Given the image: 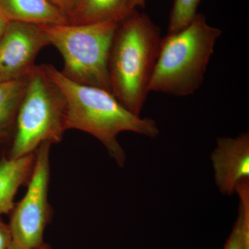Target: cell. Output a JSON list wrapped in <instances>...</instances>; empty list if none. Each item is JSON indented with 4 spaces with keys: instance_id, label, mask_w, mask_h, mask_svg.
<instances>
[{
    "instance_id": "obj_18",
    "label": "cell",
    "mask_w": 249,
    "mask_h": 249,
    "mask_svg": "<svg viewBox=\"0 0 249 249\" xmlns=\"http://www.w3.org/2000/svg\"><path fill=\"white\" fill-rule=\"evenodd\" d=\"M146 0H131V7L132 9H137L145 6Z\"/></svg>"
},
{
    "instance_id": "obj_20",
    "label": "cell",
    "mask_w": 249,
    "mask_h": 249,
    "mask_svg": "<svg viewBox=\"0 0 249 249\" xmlns=\"http://www.w3.org/2000/svg\"><path fill=\"white\" fill-rule=\"evenodd\" d=\"M27 249L24 248V247H22V246L18 245V244L16 243V242H14V241H13L12 245H11V249Z\"/></svg>"
},
{
    "instance_id": "obj_7",
    "label": "cell",
    "mask_w": 249,
    "mask_h": 249,
    "mask_svg": "<svg viewBox=\"0 0 249 249\" xmlns=\"http://www.w3.org/2000/svg\"><path fill=\"white\" fill-rule=\"evenodd\" d=\"M49 45L43 26L8 22L0 37V83L29 76L36 57Z\"/></svg>"
},
{
    "instance_id": "obj_15",
    "label": "cell",
    "mask_w": 249,
    "mask_h": 249,
    "mask_svg": "<svg viewBox=\"0 0 249 249\" xmlns=\"http://www.w3.org/2000/svg\"><path fill=\"white\" fill-rule=\"evenodd\" d=\"M224 249H243L242 245V227L240 214L236 221L235 226L230 237L228 239Z\"/></svg>"
},
{
    "instance_id": "obj_21",
    "label": "cell",
    "mask_w": 249,
    "mask_h": 249,
    "mask_svg": "<svg viewBox=\"0 0 249 249\" xmlns=\"http://www.w3.org/2000/svg\"><path fill=\"white\" fill-rule=\"evenodd\" d=\"M36 249H51L50 246L47 245V244L45 243L44 242L43 244H42V245L40 246V247H38V248H37Z\"/></svg>"
},
{
    "instance_id": "obj_9",
    "label": "cell",
    "mask_w": 249,
    "mask_h": 249,
    "mask_svg": "<svg viewBox=\"0 0 249 249\" xmlns=\"http://www.w3.org/2000/svg\"><path fill=\"white\" fill-rule=\"evenodd\" d=\"M0 14L8 22L40 26L70 23L68 18L49 0H0Z\"/></svg>"
},
{
    "instance_id": "obj_11",
    "label": "cell",
    "mask_w": 249,
    "mask_h": 249,
    "mask_svg": "<svg viewBox=\"0 0 249 249\" xmlns=\"http://www.w3.org/2000/svg\"><path fill=\"white\" fill-rule=\"evenodd\" d=\"M132 10L131 0H78L70 23H119Z\"/></svg>"
},
{
    "instance_id": "obj_19",
    "label": "cell",
    "mask_w": 249,
    "mask_h": 249,
    "mask_svg": "<svg viewBox=\"0 0 249 249\" xmlns=\"http://www.w3.org/2000/svg\"><path fill=\"white\" fill-rule=\"evenodd\" d=\"M8 22L1 14H0V37L2 35L3 31H4L5 27Z\"/></svg>"
},
{
    "instance_id": "obj_5",
    "label": "cell",
    "mask_w": 249,
    "mask_h": 249,
    "mask_svg": "<svg viewBox=\"0 0 249 249\" xmlns=\"http://www.w3.org/2000/svg\"><path fill=\"white\" fill-rule=\"evenodd\" d=\"M117 24L101 22L43 26L49 43L63 58L62 74L77 83L111 92L108 55Z\"/></svg>"
},
{
    "instance_id": "obj_1",
    "label": "cell",
    "mask_w": 249,
    "mask_h": 249,
    "mask_svg": "<svg viewBox=\"0 0 249 249\" xmlns=\"http://www.w3.org/2000/svg\"><path fill=\"white\" fill-rule=\"evenodd\" d=\"M41 66L65 98L67 130L77 129L92 135L102 142L119 166H124L126 161L125 153L117 140L119 134L132 132L150 138L160 134L155 120L131 112L108 90L72 81L53 65Z\"/></svg>"
},
{
    "instance_id": "obj_6",
    "label": "cell",
    "mask_w": 249,
    "mask_h": 249,
    "mask_svg": "<svg viewBox=\"0 0 249 249\" xmlns=\"http://www.w3.org/2000/svg\"><path fill=\"white\" fill-rule=\"evenodd\" d=\"M51 146L45 142L36 150L27 192L9 214L13 241L27 249H36L44 243V232L52 219L48 198Z\"/></svg>"
},
{
    "instance_id": "obj_13",
    "label": "cell",
    "mask_w": 249,
    "mask_h": 249,
    "mask_svg": "<svg viewBox=\"0 0 249 249\" xmlns=\"http://www.w3.org/2000/svg\"><path fill=\"white\" fill-rule=\"evenodd\" d=\"M200 0H174L170 13L168 34L178 32L187 27L198 14Z\"/></svg>"
},
{
    "instance_id": "obj_10",
    "label": "cell",
    "mask_w": 249,
    "mask_h": 249,
    "mask_svg": "<svg viewBox=\"0 0 249 249\" xmlns=\"http://www.w3.org/2000/svg\"><path fill=\"white\" fill-rule=\"evenodd\" d=\"M35 162V152L0 160V216L10 214L14 209L15 197L19 188L27 184Z\"/></svg>"
},
{
    "instance_id": "obj_3",
    "label": "cell",
    "mask_w": 249,
    "mask_h": 249,
    "mask_svg": "<svg viewBox=\"0 0 249 249\" xmlns=\"http://www.w3.org/2000/svg\"><path fill=\"white\" fill-rule=\"evenodd\" d=\"M222 31L197 14L184 29L162 37L150 91L187 96L204 82L214 46Z\"/></svg>"
},
{
    "instance_id": "obj_16",
    "label": "cell",
    "mask_w": 249,
    "mask_h": 249,
    "mask_svg": "<svg viewBox=\"0 0 249 249\" xmlns=\"http://www.w3.org/2000/svg\"><path fill=\"white\" fill-rule=\"evenodd\" d=\"M13 237L9 224H6L0 217V249H10L12 245Z\"/></svg>"
},
{
    "instance_id": "obj_12",
    "label": "cell",
    "mask_w": 249,
    "mask_h": 249,
    "mask_svg": "<svg viewBox=\"0 0 249 249\" xmlns=\"http://www.w3.org/2000/svg\"><path fill=\"white\" fill-rule=\"evenodd\" d=\"M28 77L0 83V142L15 128L18 110L27 88Z\"/></svg>"
},
{
    "instance_id": "obj_8",
    "label": "cell",
    "mask_w": 249,
    "mask_h": 249,
    "mask_svg": "<svg viewBox=\"0 0 249 249\" xmlns=\"http://www.w3.org/2000/svg\"><path fill=\"white\" fill-rule=\"evenodd\" d=\"M214 179L221 193L233 194L241 181L249 179V134L221 137L211 155Z\"/></svg>"
},
{
    "instance_id": "obj_14",
    "label": "cell",
    "mask_w": 249,
    "mask_h": 249,
    "mask_svg": "<svg viewBox=\"0 0 249 249\" xmlns=\"http://www.w3.org/2000/svg\"><path fill=\"white\" fill-rule=\"evenodd\" d=\"M240 198V216L243 249H249V179L241 181L236 187Z\"/></svg>"
},
{
    "instance_id": "obj_4",
    "label": "cell",
    "mask_w": 249,
    "mask_h": 249,
    "mask_svg": "<svg viewBox=\"0 0 249 249\" xmlns=\"http://www.w3.org/2000/svg\"><path fill=\"white\" fill-rule=\"evenodd\" d=\"M66 103L63 94L41 65L28 76L18 110L9 157L34 153L45 142L58 143L67 131Z\"/></svg>"
},
{
    "instance_id": "obj_2",
    "label": "cell",
    "mask_w": 249,
    "mask_h": 249,
    "mask_svg": "<svg viewBox=\"0 0 249 249\" xmlns=\"http://www.w3.org/2000/svg\"><path fill=\"white\" fill-rule=\"evenodd\" d=\"M160 28L148 15L133 9L118 23L107 68L111 92L126 109L141 116L161 42Z\"/></svg>"
},
{
    "instance_id": "obj_17",
    "label": "cell",
    "mask_w": 249,
    "mask_h": 249,
    "mask_svg": "<svg viewBox=\"0 0 249 249\" xmlns=\"http://www.w3.org/2000/svg\"><path fill=\"white\" fill-rule=\"evenodd\" d=\"M68 18L69 21L76 9L78 0H49Z\"/></svg>"
}]
</instances>
